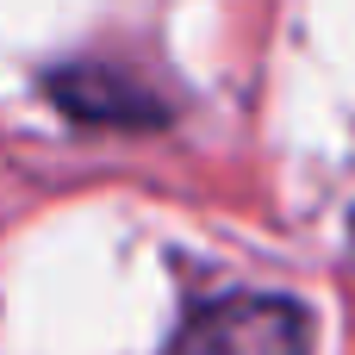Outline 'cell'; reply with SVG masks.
I'll use <instances>...</instances> for the list:
<instances>
[{
    "instance_id": "obj_3",
    "label": "cell",
    "mask_w": 355,
    "mask_h": 355,
    "mask_svg": "<svg viewBox=\"0 0 355 355\" xmlns=\"http://www.w3.org/2000/svg\"><path fill=\"white\" fill-rule=\"evenodd\" d=\"M349 237H355V212H349Z\"/></svg>"
},
{
    "instance_id": "obj_2",
    "label": "cell",
    "mask_w": 355,
    "mask_h": 355,
    "mask_svg": "<svg viewBox=\"0 0 355 355\" xmlns=\"http://www.w3.org/2000/svg\"><path fill=\"white\" fill-rule=\"evenodd\" d=\"M50 100H56L75 125H119V131L162 125V100L144 94L137 81H125L119 69H100V62L56 69V75H50Z\"/></svg>"
},
{
    "instance_id": "obj_1",
    "label": "cell",
    "mask_w": 355,
    "mask_h": 355,
    "mask_svg": "<svg viewBox=\"0 0 355 355\" xmlns=\"http://www.w3.org/2000/svg\"><path fill=\"white\" fill-rule=\"evenodd\" d=\"M175 355H312V318L287 293H231L187 318Z\"/></svg>"
}]
</instances>
